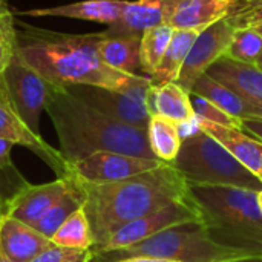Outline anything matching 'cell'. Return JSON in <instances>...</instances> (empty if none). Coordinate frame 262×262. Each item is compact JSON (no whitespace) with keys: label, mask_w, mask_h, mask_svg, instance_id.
I'll return each instance as SVG.
<instances>
[{"label":"cell","mask_w":262,"mask_h":262,"mask_svg":"<svg viewBox=\"0 0 262 262\" xmlns=\"http://www.w3.org/2000/svg\"><path fill=\"white\" fill-rule=\"evenodd\" d=\"M100 34L71 35L25 26L17 31V54L57 88L86 84L120 92L149 88L150 78L107 66L98 54Z\"/></svg>","instance_id":"obj_1"},{"label":"cell","mask_w":262,"mask_h":262,"mask_svg":"<svg viewBox=\"0 0 262 262\" xmlns=\"http://www.w3.org/2000/svg\"><path fill=\"white\" fill-rule=\"evenodd\" d=\"M77 186L83 195L94 247L104 244L124 224L189 196V184L170 163L117 183Z\"/></svg>","instance_id":"obj_2"},{"label":"cell","mask_w":262,"mask_h":262,"mask_svg":"<svg viewBox=\"0 0 262 262\" xmlns=\"http://www.w3.org/2000/svg\"><path fill=\"white\" fill-rule=\"evenodd\" d=\"M55 127L60 155L66 164L95 152H117L157 160L147 130L117 121L74 95L68 88L51 84L45 109Z\"/></svg>","instance_id":"obj_3"},{"label":"cell","mask_w":262,"mask_h":262,"mask_svg":"<svg viewBox=\"0 0 262 262\" xmlns=\"http://www.w3.org/2000/svg\"><path fill=\"white\" fill-rule=\"evenodd\" d=\"M189 196L212 241L247 255H262L258 192L223 186H189Z\"/></svg>","instance_id":"obj_4"},{"label":"cell","mask_w":262,"mask_h":262,"mask_svg":"<svg viewBox=\"0 0 262 262\" xmlns=\"http://www.w3.org/2000/svg\"><path fill=\"white\" fill-rule=\"evenodd\" d=\"M138 256L161 258L175 262H227L250 255L216 244L207 235L203 223L193 221L166 229L123 250L97 253L94 255V259L118 262Z\"/></svg>","instance_id":"obj_5"},{"label":"cell","mask_w":262,"mask_h":262,"mask_svg":"<svg viewBox=\"0 0 262 262\" xmlns=\"http://www.w3.org/2000/svg\"><path fill=\"white\" fill-rule=\"evenodd\" d=\"M170 164L183 175L189 186L262 190L261 180L204 130L184 140L178 157Z\"/></svg>","instance_id":"obj_6"},{"label":"cell","mask_w":262,"mask_h":262,"mask_svg":"<svg viewBox=\"0 0 262 262\" xmlns=\"http://www.w3.org/2000/svg\"><path fill=\"white\" fill-rule=\"evenodd\" d=\"M2 88L20 120L40 135V117L46 109L51 84L15 54L2 77Z\"/></svg>","instance_id":"obj_7"},{"label":"cell","mask_w":262,"mask_h":262,"mask_svg":"<svg viewBox=\"0 0 262 262\" xmlns=\"http://www.w3.org/2000/svg\"><path fill=\"white\" fill-rule=\"evenodd\" d=\"M193 221H200V215L190 196H187L184 200L173 201L150 215H146L143 218H138L135 221L124 224L123 227L115 230L104 244L94 247L92 252L94 255H97V253L123 250L166 229L186 224V223H193Z\"/></svg>","instance_id":"obj_8"},{"label":"cell","mask_w":262,"mask_h":262,"mask_svg":"<svg viewBox=\"0 0 262 262\" xmlns=\"http://www.w3.org/2000/svg\"><path fill=\"white\" fill-rule=\"evenodd\" d=\"M160 160H149L117 152H95L75 163L66 164L68 173L81 184H106L127 180L161 166Z\"/></svg>","instance_id":"obj_9"},{"label":"cell","mask_w":262,"mask_h":262,"mask_svg":"<svg viewBox=\"0 0 262 262\" xmlns=\"http://www.w3.org/2000/svg\"><path fill=\"white\" fill-rule=\"evenodd\" d=\"M235 31L236 26L232 23L230 17H227L198 32L175 83L190 94L195 81L226 54Z\"/></svg>","instance_id":"obj_10"},{"label":"cell","mask_w":262,"mask_h":262,"mask_svg":"<svg viewBox=\"0 0 262 262\" xmlns=\"http://www.w3.org/2000/svg\"><path fill=\"white\" fill-rule=\"evenodd\" d=\"M66 88L74 95H77L97 111L103 112L104 115L117 121L147 130L150 115L146 107V94L149 89L137 92H120L86 84H75Z\"/></svg>","instance_id":"obj_11"},{"label":"cell","mask_w":262,"mask_h":262,"mask_svg":"<svg viewBox=\"0 0 262 262\" xmlns=\"http://www.w3.org/2000/svg\"><path fill=\"white\" fill-rule=\"evenodd\" d=\"M244 0H164L163 23L173 29L201 32L213 23L232 17Z\"/></svg>","instance_id":"obj_12"},{"label":"cell","mask_w":262,"mask_h":262,"mask_svg":"<svg viewBox=\"0 0 262 262\" xmlns=\"http://www.w3.org/2000/svg\"><path fill=\"white\" fill-rule=\"evenodd\" d=\"M0 138L11 141L12 144L23 146L38 155L55 173L58 178L66 177L68 166L57 149L48 144L41 135H35L29 127L20 120V117L11 107L5 91L0 84Z\"/></svg>","instance_id":"obj_13"},{"label":"cell","mask_w":262,"mask_h":262,"mask_svg":"<svg viewBox=\"0 0 262 262\" xmlns=\"http://www.w3.org/2000/svg\"><path fill=\"white\" fill-rule=\"evenodd\" d=\"M69 186V177L57 178L55 181L38 186L28 184L21 192H18L11 200L6 215L28 226H34L63 196Z\"/></svg>","instance_id":"obj_14"},{"label":"cell","mask_w":262,"mask_h":262,"mask_svg":"<svg viewBox=\"0 0 262 262\" xmlns=\"http://www.w3.org/2000/svg\"><path fill=\"white\" fill-rule=\"evenodd\" d=\"M51 246L52 241L32 226L9 215L0 216V253L11 262H31Z\"/></svg>","instance_id":"obj_15"},{"label":"cell","mask_w":262,"mask_h":262,"mask_svg":"<svg viewBox=\"0 0 262 262\" xmlns=\"http://www.w3.org/2000/svg\"><path fill=\"white\" fill-rule=\"evenodd\" d=\"M206 74L262 107V71L256 64L239 63L223 55Z\"/></svg>","instance_id":"obj_16"},{"label":"cell","mask_w":262,"mask_h":262,"mask_svg":"<svg viewBox=\"0 0 262 262\" xmlns=\"http://www.w3.org/2000/svg\"><path fill=\"white\" fill-rule=\"evenodd\" d=\"M201 129L223 144L246 169L259 178L262 172V141L243 129L226 127L201 120Z\"/></svg>","instance_id":"obj_17"},{"label":"cell","mask_w":262,"mask_h":262,"mask_svg":"<svg viewBox=\"0 0 262 262\" xmlns=\"http://www.w3.org/2000/svg\"><path fill=\"white\" fill-rule=\"evenodd\" d=\"M164 15V0L126 2L120 18L103 32L106 37H141L152 26L161 25Z\"/></svg>","instance_id":"obj_18"},{"label":"cell","mask_w":262,"mask_h":262,"mask_svg":"<svg viewBox=\"0 0 262 262\" xmlns=\"http://www.w3.org/2000/svg\"><path fill=\"white\" fill-rule=\"evenodd\" d=\"M190 92L207 98L209 101H212L220 109H223L224 112H227L229 115L239 121L262 120V107L250 103L249 100H246L230 88L221 84L220 81L213 80L207 74L201 75L195 81Z\"/></svg>","instance_id":"obj_19"},{"label":"cell","mask_w":262,"mask_h":262,"mask_svg":"<svg viewBox=\"0 0 262 262\" xmlns=\"http://www.w3.org/2000/svg\"><path fill=\"white\" fill-rule=\"evenodd\" d=\"M126 2L127 0H84V2H77L71 5L55 6V8L21 11V14L31 17H46V15L69 17V18L89 20V21H97L111 26L120 18Z\"/></svg>","instance_id":"obj_20"},{"label":"cell","mask_w":262,"mask_h":262,"mask_svg":"<svg viewBox=\"0 0 262 262\" xmlns=\"http://www.w3.org/2000/svg\"><path fill=\"white\" fill-rule=\"evenodd\" d=\"M146 107L150 117L160 115L173 123H181L195 115L190 94L175 81L161 86L150 84L146 94Z\"/></svg>","instance_id":"obj_21"},{"label":"cell","mask_w":262,"mask_h":262,"mask_svg":"<svg viewBox=\"0 0 262 262\" xmlns=\"http://www.w3.org/2000/svg\"><path fill=\"white\" fill-rule=\"evenodd\" d=\"M98 54L101 60L121 72L138 74L140 68V43L141 37H106L100 32ZM143 75V74H141Z\"/></svg>","instance_id":"obj_22"},{"label":"cell","mask_w":262,"mask_h":262,"mask_svg":"<svg viewBox=\"0 0 262 262\" xmlns=\"http://www.w3.org/2000/svg\"><path fill=\"white\" fill-rule=\"evenodd\" d=\"M196 31L175 29L172 40L158 64L155 72L150 75V83L154 86H161L166 83L177 81V77L183 68V63L196 38Z\"/></svg>","instance_id":"obj_23"},{"label":"cell","mask_w":262,"mask_h":262,"mask_svg":"<svg viewBox=\"0 0 262 262\" xmlns=\"http://www.w3.org/2000/svg\"><path fill=\"white\" fill-rule=\"evenodd\" d=\"M147 140L155 158L163 163H173L183 144L177 123L160 115L150 117L147 126Z\"/></svg>","instance_id":"obj_24"},{"label":"cell","mask_w":262,"mask_h":262,"mask_svg":"<svg viewBox=\"0 0 262 262\" xmlns=\"http://www.w3.org/2000/svg\"><path fill=\"white\" fill-rule=\"evenodd\" d=\"M71 178V177H69ZM83 207V195L77 183L71 178V186L63 193V196L32 226L45 238L51 239L60 226L78 209Z\"/></svg>","instance_id":"obj_25"},{"label":"cell","mask_w":262,"mask_h":262,"mask_svg":"<svg viewBox=\"0 0 262 262\" xmlns=\"http://www.w3.org/2000/svg\"><path fill=\"white\" fill-rule=\"evenodd\" d=\"M173 31L175 29L172 26L161 23L143 32L140 43V68L143 75L150 78L155 72L172 40Z\"/></svg>","instance_id":"obj_26"},{"label":"cell","mask_w":262,"mask_h":262,"mask_svg":"<svg viewBox=\"0 0 262 262\" xmlns=\"http://www.w3.org/2000/svg\"><path fill=\"white\" fill-rule=\"evenodd\" d=\"M52 244L66 247V249H77V250H91L94 247V236L91 230L89 220L81 209L74 212L54 233L51 238Z\"/></svg>","instance_id":"obj_27"},{"label":"cell","mask_w":262,"mask_h":262,"mask_svg":"<svg viewBox=\"0 0 262 262\" xmlns=\"http://www.w3.org/2000/svg\"><path fill=\"white\" fill-rule=\"evenodd\" d=\"M262 52V37L250 26L239 28L235 31L230 46L227 48L224 57L232 58L239 63L255 64Z\"/></svg>","instance_id":"obj_28"},{"label":"cell","mask_w":262,"mask_h":262,"mask_svg":"<svg viewBox=\"0 0 262 262\" xmlns=\"http://www.w3.org/2000/svg\"><path fill=\"white\" fill-rule=\"evenodd\" d=\"M190 103H192V107H193V114L200 120L207 121V123H213V124H220V126H226V127L241 129L243 121L233 118L232 115H229L227 112L220 109L216 104H213L207 98L190 92Z\"/></svg>","instance_id":"obj_29"},{"label":"cell","mask_w":262,"mask_h":262,"mask_svg":"<svg viewBox=\"0 0 262 262\" xmlns=\"http://www.w3.org/2000/svg\"><path fill=\"white\" fill-rule=\"evenodd\" d=\"M17 54V29L11 11L0 15V84L2 77Z\"/></svg>","instance_id":"obj_30"},{"label":"cell","mask_w":262,"mask_h":262,"mask_svg":"<svg viewBox=\"0 0 262 262\" xmlns=\"http://www.w3.org/2000/svg\"><path fill=\"white\" fill-rule=\"evenodd\" d=\"M29 183L21 177L17 167L11 170L0 169V216L6 215L11 200L21 192Z\"/></svg>","instance_id":"obj_31"},{"label":"cell","mask_w":262,"mask_h":262,"mask_svg":"<svg viewBox=\"0 0 262 262\" xmlns=\"http://www.w3.org/2000/svg\"><path fill=\"white\" fill-rule=\"evenodd\" d=\"M94 252L91 250H77L66 249L52 244L40 255H37L31 262H92Z\"/></svg>","instance_id":"obj_32"},{"label":"cell","mask_w":262,"mask_h":262,"mask_svg":"<svg viewBox=\"0 0 262 262\" xmlns=\"http://www.w3.org/2000/svg\"><path fill=\"white\" fill-rule=\"evenodd\" d=\"M177 127H178V134L181 137V140H187V138H192L195 137L196 134H200L203 129H201V120L193 115L192 118L189 120H184L181 123H177Z\"/></svg>","instance_id":"obj_33"},{"label":"cell","mask_w":262,"mask_h":262,"mask_svg":"<svg viewBox=\"0 0 262 262\" xmlns=\"http://www.w3.org/2000/svg\"><path fill=\"white\" fill-rule=\"evenodd\" d=\"M12 143L5 140V138H0V169L3 170H11L14 169V163L11 160V149H12Z\"/></svg>","instance_id":"obj_34"},{"label":"cell","mask_w":262,"mask_h":262,"mask_svg":"<svg viewBox=\"0 0 262 262\" xmlns=\"http://www.w3.org/2000/svg\"><path fill=\"white\" fill-rule=\"evenodd\" d=\"M241 129L253 138L262 141V120H244Z\"/></svg>","instance_id":"obj_35"},{"label":"cell","mask_w":262,"mask_h":262,"mask_svg":"<svg viewBox=\"0 0 262 262\" xmlns=\"http://www.w3.org/2000/svg\"><path fill=\"white\" fill-rule=\"evenodd\" d=\"M118 262H175L169 259H161V258H149V256H138V258H127Z\"/></svg>","instance_id":"obj_36"},{"label":"cell","mask_w":262,"mask_h":262,"mask_svg":"<svg viewBox=\"0 0 262 262\" xmlns=\"http://www.w3.org/2000/svg\"><path fill=\"white\" fill-rule=\"evenodd\" d=\"M227 262H262V255H250V256H243V258H236L232 261Z\"/></svg>","instance_id":"obj_37"},{"label":"cell","mask_w":262,"mask_h":262,"mask_svg":"<svg viewBox=\"0 0 262 262\" xmlns=\"http://www.w3.org/2000/svg\"><path fill=\"white\" fill-rule=\"evenodd\" d=\"M246 28H247V26H246ZM250 28H253V29L262 37V17L261 18H258L256 21H253V23L250 25Z\"/></svg>","instance_id":"obj_38"},{"label":"cell","mask_w":262,"mask_h":262,"mask_svg":"<svg viewBox=\"0 0 262 262\" xmlns=\"http://www.w3.org/2000/svg\"><path fill=\"white\" fill-rule=\"evenodd\" d=\"M9 8H8V0H0V15L8 12Z\"/></svg>","instance_id":"obj_39"},{"label":"cell","mask_w":262,"mask_h":262,"mask_svg":"<svg viewBox=\"0 0 262 262\" xmlns=\"http://www.w3.org/2000/svg\"><path fill=\"white\" fill-rule=\"evenodd\" d=\"M255 64H256V68H259V69L262 71V52H261V55L258 57V60H256V63H255Z\"/></svg>","instance_id":"obj_40"},{"label":"cell","mask_w":262,"mask_h":262,"mask_svg":"<svg viewBox=\"0 0 262 262\" xmlns=\"http://www.w3.org/2000/svg\"><path fill=\"white\" fill-rule=\"evenodd\" d=\"M258 204H259V209H261V213H262V190L258 192Z\"/></svg>","instance_id":"obj_41"},{"label":"cell","mask_w":262,"mask_h":262,"mask_svg":"<svg viewBox=\"0 0 262 262\" xmlns=\"http://www.w3.org/2000/svg\"><path fill=\"white\" fill-rule=\"evenodd\" d=\"M0 262H11V261H9L8 258H5V256H3V255L0 253Z\"/></svg>","instance_id":"obj_42"},{"label":"cell","mask_w":262,"mask_h":262,"mask_svg":"<svg viewBox=\"0 0 262 262\" xmlns=\"http://www.w3.org/2000/svg\"><path fill=\"white\" fill-rule=\"evenodd\" d=\"M259 180H261V181H262V172H261V175H259Z\"/></svg>","instance_id":"obj_43"}]
</instances>
